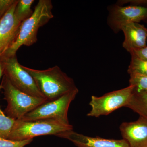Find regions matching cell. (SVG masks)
Wrapping results in <instances>:
<instances>
[{
    "instance_id": "obj_16",
    "label": "cell",
    "mask_w": 147,
    "mask_h": 147,
    "mask_svg": "<svg viewBox=\"0 0 147 147\" xmlns=\"http://www.w3.org/2000/svg\"><path fill=\"white\" fill-rule=\"evenodd\" d=\"M129 86L133 87V93L147 94V76L135 74H129Z\"/></svg>"
},
{
    "instance_id": "obj_19",
    "label": "cell",
    "mask_w": 147,
    "mask_h": 147,
    "mask_svg": "<svg viewBox=\"0 0 147 147\" xmlns=\"http://www.w3.org/2000/svg\"><path fill=\"white\" fill-rule=\"evenodd\" d=\"M16 1L17 0H0V19Z\"/></svg>"
},
{
    "instance_id": "obj_12",
    "label": "cell",
    "mask_w": 147,
    "mask_h": 147,
    "mask_svg": "<svg viewBox=\"0 0 147 147\" xmlns=\"http://www.w3.org/2000/svg\"><path fill=\"white\" fill-rule=\"evenodd\" d=\"M121 30L124 35L123 46L129 53L147 47V28L144 25L128 23L121 27Z\"/></svg>"
},
{
    "instance_id": "obj_10",
    "label": "cell",
    "mask_w": 147,
    "mask_h": 147,
    "mask_svg": "<svg viewBox=\"0 0 147 147\" xmlns=\"http://www.w3.org/2000/svg\"><path fill=\"white\" fill-rule=\"evenodd\" d=\"M120 130L129 147H147V119L140 117L135 121L123 123Z\"/></svg>"
},
{
    "instance_id": "obj_17",
    "label": "cell",
    "mask_w": 147,
    "mask_h": 147,
    "mask_svg": "<svg viewBox=\"0 0 147 147\" xmlns=\"http://www.w3.org/2000/svg\"><path fill=\"white\" fill-rule=\"evenodd\" d=\"M16 121L6 115L0 108V137L8 139Z\"/></svg>"
},
{
    "instance_id": "obj_13",
    "label": "cell",
    "mask_w": 147,
    "mask_h": 147,
    "mask_svg": "<svg viewBox=\"0 0 147 147\" xmlns=\"http://www.w3.org/2000/svg\"><path fill=\"white\" fill-rule=\"evenodd\" d=\"M126 107L147 119V94L133 93Z\"/></svg>"
},
{
    "instance_id": "obj_2",
    "label": "cell",
    "mask_w": 147,
    "mask_h": 147,
    "mask_svg": "<svg viewBox=\"0 0 147 147\" xmlns=\"http://www.w3.org/2000/svg\"><path fill=\"white\" fill-rule=\"evenodd\" d=\"M34 79L38 89L48 101L58 98L77 88L72 78L58 66L38 70L22 65Z\"/></svg>"
},
{
    "instance_id": "obj_15",
    "label": "cell",
    "mask_w": 147,
    "mask_h": 147,
    "mask_svg": "<svg viewBox=\"0 0 147 147\" xmlns=\"http://www.w3.org/2000/svg\"><path fill=\"white\" fill-rule=\"evenodd\" d=\"M131 56V61L127 69L129 74H135L147 76V61L134 55Z\"/></svg>"
},
{
    "instance_id": "obj_20",
    "label": "cell",
    "mask_w": 147,
    "mask_h": 147,
    "mask_svg": "<svg viewBox=\"0 0 147 147\" xmlns=\"http://www.w3.org/2000/svg\"><path fill=\"white\" fill-rule=\"evenodd\" d=\"M129 53L131 55H135L138 57L147 61V46L142 49L132 50Z\"/></svg>"
},
{
    "instance_id": "obj_6",
    "label": "cell",
    "mask_w": 147,
    "mask_h": 147,
    "mask_svg": "<svg viewBox=\"0 0 147 147\" xmlns=\"http://www.w3.org/2000/svg\"><path fill=\"white\" fill-rule=\"evenodd\" d=\"M0 62L3 75L5 76L17 89L34 97L45 98L40 91L31 75L18 63L16 55L9 57L1 56Z\"/></svg>"
},
{
    "instance_id": "obj_1",
    "label": "cell",
    "mask_w": 147,
    "mask_h": 147,
    "mask_svg": "<svg viewBox=\"0 0 147 147\" xmlns=\"http://www.w3.org/2000/svg\"><path fill=\"white\" fill-rule=\"evenodd\" d=\"M52 1L39 0L31 16L21 23L16 39L1 56L9 57L16 55L17 51L23 45L30 46L36 43L40 28L54 17Z\"/></svg>"
},
{
    "instance_id": "obj_7",
    "label": "cell",
    "mask_w": 147,
    "mask_h": 147,
    "mask_svg": "<svg viewBox=\"0 0 147 147\" xmlns=\"http://www.w3.org/2000/svg\"><path fill=\"white\" fill-rule=\"evenodd\" d=\"M133 93V87L129 86L99 97L92 96L89 102L91 110L87 116L99 117L100 116L107 115L121 107H126Z\"/></svg>"
},
{
    "instance_id": "obj_9",
    "label": "cell",
    "mask_w": 147,
    "mask_h": 147,
    "mask_svg": "<svg viewBox=\"0 0 147 147\" xmlns=\"http://www.w3.org/2000/svg\"><path fill=\"white\" fill-rule=\"evenodd\" d=\"M56 136L68 139L78 147H129L123 139H106L89 137L79 134L73 130L61 132Z\"/></svg>"
},
{
    "instance_id": "obj_5",
    "label": "cell",
    "mask_w": 147,
    "mask_h": 147,
    "mask_svg": "<svg viewBox=\"0 0 147 147\" xmlns=\"http://www.w3.org/2000/svg\"><path fill=\"white\" fill-rule=\"evenodd\" d=\"M79 91L76 88L55 100L47 101L27 113L20 120L29 121L52 119L70 124L68 118L69 108Z\"/></svg>"
},
{
    "instance_id": "obj_4",
    "label": "cell",
    "mask_w": 147,
    "mask_h": 147,
    "mask_svg": "<svg viewBox=\"0 0 147 147\" xmlns=\"http://www.w3.org/2000/svg\"><path fill=\"white\" fill-rule=\"evenodd\" d=\"M73 129L71 125H66L52 119L34 121L16 120L8 139L22 141L46 135H55Z\"/></svg>"
},
{
    "instance_id": "obj_21",
    "label": "cell",
    "mask_w": 147,
    "mask_h": 147,
    "mask_svg": "<svg viewBox=\"0 0 147 147\" xmlns=\"http://www.w3.org/2000/svg\"><path fill=\"white\" fill-rule=\"evenodd\" d=\"M1 54L0 53V57H1ZM3 76V71L1 65V62H0V79L1 78L2 76Z\"/></svg>"
},
{
    "instance_id": "obj_3",
    "label": "cell",
    "mask_w": 147,
    "mask_h": 147,
    "mask_svg": "<svg viewBox=\"0 0 147 147\" xmlns=\"http://www.w3.org/2000/svg\"><path fill=\"white\" fill-rule=\"evenodd\" d=\"M7 102L4 113L9 117L20 120L27 113L47 102V99L32 96L17 89L4 75L0 85Z\"/></svg>"
},
{
    "instance_id": "obj_18",
    "label": "cell",
    "mask_w": 147,
    "mask_h": 147,
    "mask_svg": "<svg viewBox=\"0 0 147 147\" xmlns=\"http://www.w3.org/2000/svg\"><path fill=\"white\" fill-rule=\"evenodd\" d=\"M33 139L22 141H14L0 137V147H24L31 143Z\"/></svg>"
},
{
    "instance_id": "obj_8",
    "label": "cell",
    "mask_w": 147,
    "mask_h": 147,
    "mask_svg": "<svg viewBox=\"0 0 147 147\" xmlns=\"http://www.w3.org/2000/svg\"><path fill=\"white\" fill-rule=\"evenodd\" d=\"M107 22L114 32L118 33L125 24L139 23L143 21L147 23V7L141 6L121 5L115 4L108 9Z\"/></svg>"
},
{
    "instance_id": "obj_11",
    "label": "cell",
    "mask_w": 147,
    "mask_h": 147,
    "mask_svg": "<svg viewBox=\"0 0 147 147\" xmlns=\"http://www.w3.org/2000/svg\"><path fill=\"white\" fill-rule=\"evenodd\" d=\"M18 0L0 19V53L2 54L16 39L21 23L16 20L14 11Z\"/></svg>"
},
{
    "instance_id": "obj_14",
    "label": "cell",
    "mask_w": 147,
    "mask_h": 147,
    "mask_svg": "<svg viewBox=\"0 0 147 147\" xmlns=\"http://www.w3.org/2000/svg\"><path fill=\"white\" fill-rule=\"evenodd\" d=\"M34 0H18L14 11L15 18L21 23L29 18L33 13L31 9Z\"/></svg>"
}]
</instances>
